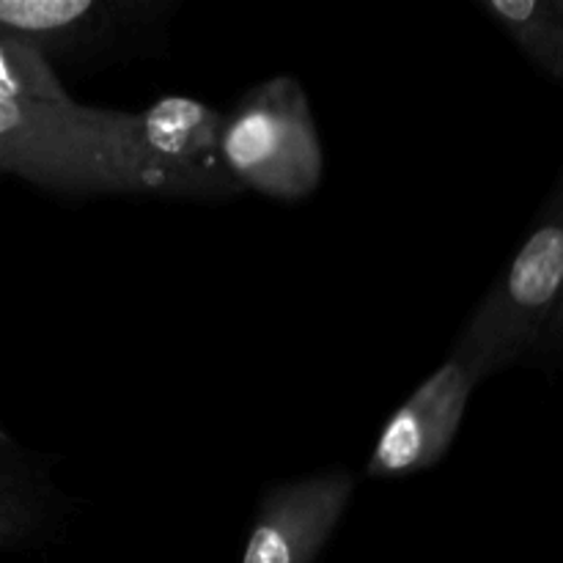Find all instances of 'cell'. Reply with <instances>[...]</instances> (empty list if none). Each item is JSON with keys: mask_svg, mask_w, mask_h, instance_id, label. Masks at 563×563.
<instances>
[{"mask_svg": "<svg viewBox=\"0 0 563 563\" xmlns=\"http://www.w3.org/2000/svg\"><path fill=\"white\" fill-rule=\"evenodd\" d=\"M476 379L445 357L385 421L366 462L368 478H405L438 465L460 434Z\"/></svg>", "mask_w": 563, "mask_h": 563, "instance_id": "cell-6", "label": "cell"}, {"mask_svg": "<svg viewBox=\"0 0 563 563\" xmlns=\"http://www.w3.org/2000/svg\"><path fill=\"white\" fill-rule=\"evenodd\" d=\"M179 0H0V44H20L49 66H108L165 44Z\"/></svg>", "mask_w": 563, "mask_h": 563, "instance_id": "cell-3", "label": "cell"}, {"mask_svg": "<svg viewBox=\"0 0 563 563\" xmlns=\"http://www.w3.org/2000/svg\"><path fill=\"white\" fill-rule=\"evenodd\" d=\"M126 121L130 110L75 102L38 53L0 44V174L64 198L130 196Z\"/></svg>", "mask_w": 563, "mask_h": 563, "instance_id": "cell-1", "label": "cell"}, {"mask_svg": "<svg viewBox=\"0 0 563 563\" xmlns=\"http://www.w3.org/2000/svg\"><path fill=\"white\" fill-rule=\"evenodd\" d=\"M64 495L20 445H0V550L38 542L58 522Z\"/></svg>", "mask_w": 563, "mask_h": 563, "instance_id": "cell-7", "label": "cell"}, {"mask_svg": "<svg viewBox=\"0 0 563 563\" xmlns=\"http://www.w3.org/2000/svg\"><path fill=\"white\" fill-rule=\"evenodd\" d=\"M0 445H14V440H11V434L3 427H0Z\"/></svg>", "mask_w": 563, "mask_h": 563, "instance_id": "cell-8", "label": "cell"}, {"mask_svg": "<svg viewBox=\"0 0 563 563\" xmlns=\"http://www.w3.org/2000/svg\"><path fill=\"white\" fill-rule=\"evenodd\" d=\"M355 495V476L322 471L273 484L258 500L242 563H313Z\"/></svg>", "mask_w": 563, "mask_h": 563, "instance_id": "cell-5", "label": "cell"}, {"mask_svg": "<svg viewBox=\"0 0 563 563\" xmlns=\"http://www.w3.org/2000/svg\"><path fill=\"white\" fill-rule=\"evenodd\" d=\"M220 157L242 192L280 203L311 198L324 179V148L306 86L275 75L247 88L223 115Z\"/></svg>", "mask_w": 563, "mask_h": 563, "instance_id": "cell-2", "label": "cell"}, {"mask_svg": "<svg viewBox=\"0 0 563 563\" xmlns=\"http://www.w3.org/2000/svg\"><path fill=\"white\" fill-rule=\"evenodd\" d=\"M223 113L192 97H163L130 113L121 135L130 196L229 201L242 196L220 157Z\"/></svg>", "mask_w": 563, "mask_h": 563, "instance_id": "cell-4", "label": "cell"}]
</instances>
